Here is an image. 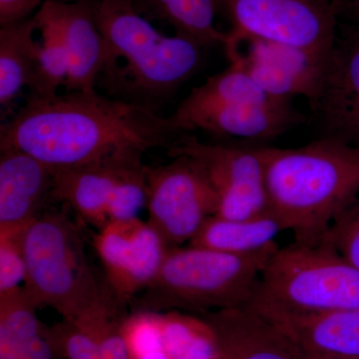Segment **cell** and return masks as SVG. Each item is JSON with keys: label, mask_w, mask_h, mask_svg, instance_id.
Listing matches in <instances>:
<instances>
[{"label": "cell", "mask_w": 359, "mask_h": 359, "mask_svg": "<svg viewBox=\"0 0 359 359\" xmlns=\"http://www.w3.org/2000/svg\"><path fill=\"white\" fill-rule=\"evenodd\" d=\"M179 136L169 118L152 108L90 91L30 94L1 125L0 150L32 155L55 170L87 166L153 148Z\"/></svg>", "instance_id": "cell-1"}, {"label": "cell", "mask_w": 359, "mask_h": 359, "mask_svg": "<svg viewBox=\"0 0 359 359\" xmlns=\"http://www.w3.org/2000/svg\"><path fill=\"white\" fill-rule=\"evenodd\" d=\"M268 211L294 242L320 243L359 198V149L316 138L299 148L263 146Z\"/></svg>", "instance_id": "cell-2"}, {"label": "cell", "mask_w": 359, "mask_h": 359, "mask_svg": "<svg viewBox=\"0 0 359 359\" xmlns=\"http://www.w3.org/2000/svg\"><path fill=\"white\" fill-rule=\"evenodd\" d=\"M95 16L107 48L103 74L128 102L155 110L154 103L173 96L202 65L203 47L162 34L137 13L133 1L95 0Z\"/></svg>", "instance_id": "cell-3"}, {"label": "cell", "mask_w": 359, "mask_h": 359, "mask_svg": "<svg viewBox=\"0 0 359 359\" xmlns=\"http://www.w3.org/2000/svg\"><path fill=\"white\" fill-rule=\"evenodd\" d=\"M278 245L250 255L170 248L154 280L131 302L132 313L204 314L249 304Z\"/></svg>", "instance_id": "cell-4"}, {"label": "cell", "mask_w": 359, "mask_h": 359, "mask_svg": "<svg viewBox=\"0 0 359 359\" xmlns=\"http://www.w3.org/2000/svg\"><path fill=\"white\" fill-rule=\"evenodd\" d=\"M245 308L264 316H318L359 309V269L327 243L280 248Z\"/></svg>", "instance_id": "cell-5"}, {"label": "cell", "mask_w": 359, "mask_h": 359, "mask_svg": "<svg viewBox=\"0 0 359 359\" xmlns=\"http://www.w3.org/2000/svg\"><path fill=\"white\" fill-rule=\"evenodd\" d=\"M23 287L37 308H51L76 320L109 294L97 280L81 233L62 212L45 211L26 226Z\"/></svg>", "instance_id": "cell-6"}, {"label": "cell", "mask_w": 359, "mask_h": 359, "mask_svg": "<svg viewBox=\"0 0 359 359\" xmlns=\"http://www.w3.org/2000/svg\"><path fill=\"white\" fill-rule=\"evenodd\" d=\"M230 21L226 43L259 39L290 45L327 61L339 35L334 0H215ZM224 47V46H223Z\"/></svg>", "instance_id": "cell-7"}, {"label": "cell", "mask_w": 359, "mask_h": 359, "mask_svg": "<svg viewBox=\"0 0 359 359\" xmlns=\"http://www.w3.org/2000/svg\"><path fill=\"white\" fill-rule=\"evenodd\" d=\"M167 154L185 156L203 168L218 198L216 216L243 219L268 212L263 146L205 143L184 133L172 142Z\"/></svg>", "instance_id": "cell-8"}, {"label": "cell", "mask_w": 359, "mask_h": 359, "mask_svg": "<svg viewBox=\"0 0 359 359\" xmlns=\"http://www.w3.org/2000/svg\"><path fill=\"white\" fill-rule=\"evenodd\" d=\"M147 166L148 224L169 248L190 242L218 210V198L203 168L185 156Z\"/></svg>", "instance_id": "cell-9"}, {"label": "cell", "mask_w": 359, "mask_h": 359, "mask_svg": "<svg viewBox=\"0 0 359 359\" xmlns=\"http://www.w3.org/2000/svg\"><path fill=\"white\" fill-rule=\"evenodd\" d=\"M105 285L120 306H130L154 280L168 250L159 233L140 219L108 222L93 241Z\"/></svg>", "instance_id": "cell-10"}, {"label": "cell", "mask_w": 359, "mask_h": 359, "mask_svg": "<svg viewBox=\"0 0 359 359\" xmlns=\"http://www.w3.org/2000/svg\"><path fill=\"white\" fill-rule=\"evenodd\" d=\"M318 138L359 149V30L340 37L325 61L318 95L309 102Z\"/></svg>", "instance_id": "cell-11"}, {"label": "cell", "mask_w": 359, "mask_h": 359, "mask_svg": "<svg viewBox=\"0 0 359 359\" xmlns=\"http://www.w3.org/2000/svg\"><path fill=\"white\" fill-rule=\"evenodd\" d=\"M229 62L244 68L259 88L273 98L304 96L313 101L320 90L325 61L308 52L259 39H244L223 47Z\"/></svg>", "instance_id": "cell-12"}, {"label": "cell", "mask_w": 359, "mask_h": 359, "mask_svg": "<svg viewBox=\"0 0 359 359\" xmlns=\"http://www.w3.org/2000/svg\"><path fill=\"white\" fill-rule=\"evenodd\" d=\"M211 335L212 359H308L280 325L248 308L201 314Z\"/></svg>", "instance_id": "cell-13"}, {"label": "cell", "mask_w": 359, "mask_h": 359, "mask_svg": "<svg viewBox=\"0 0 359 359\" xmlns=\"http://www.w3.org/2000/svg\"><path fill=\"white\" fill-rule=\"evenodd\" d=\"M54 21L69 56L65 88L70 91L94 90L107 66V48L95 16V0H45L39 7Z\"/></svg>", "instance_id": "cell-14"}, {"label": "cell", "mask_w": 359, "mask_h": 359, "mask_svg": "<svg viewBox=\"0 0 359 359\" xmlns=\"http://www.w3.org/2000/svg\"><path fill=\"white\" fill-rule=\"evenodd\" d=\"M55 170L32 155L0 150V231L23 230L53 200Z\"/></svg>", "instance_id": "cell-15"}, {"label": "cell", "mask_w": 359, "mask_h": 359, "mask_svg": "<svg viewBox=\"0 0 359 359\" xmlns=\"http://www.w3.org/2000/svg\"><path fill=\"white\" fill-rule=\"evenodd\" d=\"M143 163V155L55 170L53 200L71 208L85 223L100 230L108 223V205L116 186L127 171Z\"/></svg>", "instance_id": "cell-16"}, {"label": "cell", "mask_w": 359, "mask_h": 359, "mask_svg": "<svg viewBox=\"0 0 359 359\" xmlns=\"http://www.w3.org/2000/svg\"><path fill=\"white\" fill-rule=\"evenodd\" d=\"M266 318L280 325L306 355L318 358L359 359V309L318 316Z\"/></svg>", "instance_id": "cell-17"}, {"label": "cell", "mask_w": 359, "mask_h": 359, "mask_svg": "<svg viewBox=\"0 0 359 359\" xmlns=\"http://www.w3.org/2000/svg\"><path fill=\"white\" fill-rule=\"evenodd\" d=\"M290 99L269 98L217 111L198 123L196 130L219 138L264 141L276 138L304 119Z\"/></svg>", "instance_id": "cell-18"}, {"label": "cell", "mask_w": 359, "mask_h": 359, "mask_svg": "<svg viewBox=\"0 0 359 359\" xmlns=\"http://www.w3.org/2000/svg\"><path fill=\"white\" fill-rule=\"evenodd\" d=\"M238 62L231 61L226 69L192 89L169 120L179 135L195 131L198 123L217 111L269 98Z\"/></svg>", "instance_id": "cell-19"}, {"label": "cell", "mask_w": 359, "mask_h": 359, "mask_svg": "<svg viewBox=\"0 0 359 359\" xmlns=\"http://www.w3.org/2000/svg\"><path fill=\"white\" fill-rule=\"evenodd\" d=\"M283 231L269 211L243 219L215 215L205 222L189 245L231 255L255 254L278 245L276 238Z\"/></svg>", "instance_id": "cell-20"}, {"label": "cell", "mask_w": 359, "mask_h": 359, "mask_svg": "<svg viewBox=\"0 0 359 359\" xmlns=\"http://www.w3.org/2000/svg\"><path fill=\"white\" fill-rule=\"evenodd\" d=\"M34 18L0 28V105L2 113L15 100L21 90L30 87L36 69L39 42Z\"/></svg>", "instance_id": "cell-21"}, {"label": "cell", "mask_w": 359, "mask_h": 359, "mask_svg": "<svg viewBox=\"0 0 359 359\" xmlns=\"http://www.w3.org/2000/svg\"><path fill=\"white\" fill-rule=\"evenodd\" d=\"M156 13L173 27L175 34L203 48L223 47L226 32L216 26L218 13L215 0H150Z\"/></svg>", "instance_id": "cell-22"}, {"label": "cell", "mask_w": 359, "mask_h": 359, "mask_svg": "<svg viewBox=\"0 0 359 359\" xmlns=\"http://www.w3.org/2000/svg\"><path fill=\"white\" fill-rule=\"evenodd\" d=\"M37 309L25 287L0 294V359H14L43 334L46 325L37 318Z\"/></svg>", "instance_id": "cell-23"}, {"label": "cell", "mask_w": 359, "mask_h": 359, "mask_svg": "<svg viewBox=\"0 0 359 359\" xmlns=\"http://www.w3.org/2000/svg\"><path fill=\"white\" fill-rule=\"evenodd\" d=\"M41 33L36 69L30 85V94L51 96L65 87L69 73V56L57 25L39 8L33 16Z\"/></svg>", "instance_id": "cell-24"}, {"label": "cell", "mask_w": 359, "mask_h": 359, "mask_svg": "<svg viewBox=\"0 0 359 359\" xmlns=\"http://www.w3.org/2000/svg\"><path fill=\"white\" fill-rule=\"evenodd\" d=\"M147 205V166L137 165L116 186L108 205V222L138 219Z\"/></svg>", "instance_id": "cell-25"}, {"label": "cell", "mask_w": 359, "mask_h": 359, "mask_svg": "<svg viewBox=\"0 0 359 359\" xmlns=\"http://www.w3.org/2000/svg\"><path fill=\"white\" fill-rule=\"evenodd\" d=\"M46 335L59 359H100L93 335L76 320L62 318L46 327Z\"/></svg>", "instance_id": "cell-26"}, {"label": "cell", "mask_w": 359, "mask_h": 359, "mask_svg": "<svg viewBox=\"0 0 359 359\" xmlns=\"http://www.w3.org/2000/svg\"><path fill=\"white\" fill-rule=\"evenodd\" d=\"M25 229L0 231V294L20 287V283H25L22 238Z\"/></svg>", "instance_id": "cell-27"}, {"label": "cell", "mask_w": 359, "mask_h": 359, "mask_svg": "<svg viewBox=\"0 0 359 359\" xmlns=\"http://www.w3.org/2000/svg\"><path fill=\"white\" fill-rule=\"evenodd\" d=\"M323 241L359 269V198L335 219Z\"/></svg>", "instance_id": "cell-28"}, {"label": "cell", "mask_w": 359, "mask_h": 359, "mask_svg": "<svg viewBox=\"0 0 359 359\" xmlns=\"http://www.w3.org/2000/svg\"><path fill=\"white\" fill-rule=\"evenodd\" d=\"M45 0H0V26L27 20Z\"/></svg>", "instance_id": "cell-29"}, {"label": "cell", "mask_w": 359, "mask_h": 359, "mask_svg": "<svg viewBox=\"0 0 359 359\" xmlns=\"http://www.w3.org/2000/svg\"><path fill=\"white\" fill-rule=\"evenodd\" d=\"M339 20L347 21L359 30V0H334Z\"/></svg>", "instance_id": "cell-30"}, {"label": "cell", "mask_w": 359, "mask_h": 359, "mask_svg": "<svg viewBox=\"0 0 359 359\" xmlns=\"http://www.w3.org/2000/svg\"><path fill=\"white\" fill-rule=\"evenodd\" d=\"M136 359H181V358H173L171 356L168 355L163 349L159 351H150L143 354V355L138 356Z\"/></svg>", "instance_id": "cell-31"}, {"label": "cell", "mask_w": 359, "mask_h": 359, "mask_svg": "<svg viewBox=\"0 0 359 359\" xmlns=\"http://www.w3.org/2000/svg\"><path fill=\"white\" fill-rule=\"evenodd\" d=\"M308 359H330V358H311V356L308 355Z\"/></svg>", "instance_id": "cell-32"}, {"label": "cell", "mask_w": 359, "mask_h": 359, "mask_svg": "<svg viewBox=\"0 0 359 359\" xmlns=\"http://www.w3.org/2000/svg\"><path fill=\"white\" fill-rule=\"evenodd\" d=\"M122 1H133V0H122Z\"/></svg>", "instance_id": "cell-33"}]
</instances>
